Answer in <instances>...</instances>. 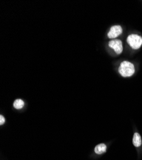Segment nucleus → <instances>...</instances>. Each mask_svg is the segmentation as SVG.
<instances>
[{"instance_id": "1", "label": "nucleus", "mask_w": 142, "mask_h": 160, "mask_svg": "<svg viewBox=\"0 0 142 160\" xmlns=\"http://www.w3.org/2000/svg\"><path fill=\"white\" fill-rule=\"evenodd\" d=\"M119 72L123 77H130L135 73V67L133 63L124 61L120 65Z\"/></svg>"}, {"instance_id": "2", "label": "nucleus", "mask_w": 142, "mask_h": 160, "mask_svg": "<svg viewBox=\"0 0 142 160\" xmlns=\"http://www.w3.org/2000/svg\"><path fill=\"white\" fill-rule=\"evenodd\" d=\"M127 42L133 49H138L142 45V38L138 35L131 34L128 36Z\"/></svg>"}, {"instance_id": "3", "label": "nucleus", "mask_w": 142, "mask_h": 160, "mask_svg": "<svg viewBox=\"0 0 142 160\" xmlns=\"http://www.w3.org/2000/svg\"><path fill=\"white\" fill-rule=\"evenodd\" d=\"M109 47L113 49L114 51L117 54L119 55L122 52L123 50V47H122V44L121 41L119 39H115L111 41L109 44Z\"/></svg>"}, {"instance_id": "4", "label": "nucleus", "mask_w": 142, "mask_h": 160, "mask_svg": "<svg viewBox=\"0 0 142 160\" xmlns=\"http://www.w3.org/2000/svg\"><path fill=\"white\" fill-rule=\"evenodd\" d=\"M122 33V29L119 25L113 26L110 28L108 33V37L110 38H114L119 36Z\"/></svg>"}, {"instance_id": "5", "label": "nucleus", "mask_w": 142, "mask_h": 160, "mask_svg": "<svg viewBox=\"0 0 142 160\" xmlns=\"http://www.w3.org/2000/svg\"><path fill=\"white\" fill-rule=\"evenodd\" d=\"M107 149V145L105 143H100L95 147L94 152L96 154L101 155L106 152Z\"/></svg>"}, {"instance_id": "6", "label": "nucleus", "mask_w": 142, "mask_h": 160, "mask_svg": "<svg viewBox=\"0 0 142 160\" xmlns=\"http://www.w3.org/2000/svg\"><path fill=\"white\" fill-rule=\"evenodd\" d=\"M133 143L136 148H138V147L141 145V143H142L141 138L139 133L135 132L134 134L133 138Z\"/></svg>"}, {"instance_id": "7", "label": "nucleus", "mask_w": 142, "mask_h": 160, "mask_svg": "<svg viewBox=\"0 0 142 160\" xmlns=\"http://www.w3.org/2000/svg\"><path fill=\"white\" fill-rule=\"evenodd\" d=\"M24 106V102L20 99H16L14 102V107L17 110H20Z\"/></svg>"}, {"instance_id": "8", "label": "nucleus", "mask_w": 142, "mask_h": 160, "mask_svg": "<svg viewBox=\"0 0 142 160\" xmlns=\"http://www.w3.org/2000/svg\"><path fill=\"white\" fill-rule=\"evenodd\" d=\"M5 122V118L2 115H0V125H3Z\"/></svg>"}]
</instances>
